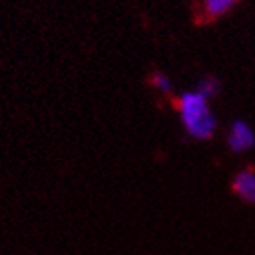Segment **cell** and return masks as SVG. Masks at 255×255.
<instances>
[{"label":"cell","mask_w":255,"mask_h":255,"mask_svg":"<svg viewBox=\"0 0 255 255\" xmlns=\"http://www.w3.org/2000/svg\"><path fill=\"white\" fill-rule=\"evenodd\" d=\"M221 88H223V84H221V80L217 79V77H213V75H206V77H202L199 82H197V91H201L202 95L206 97V99H215V97L221 93Z\"/></svg>","instance_id":"5"},{"label":"cell","mask_w":255,"mask_h":255,"mask_svg":"<svg viewBox=\"0 0 255 255\" xmlns=\"http://www.w3.org/2000/svg\"><path fill=\"white\" fill-rule=\"evenodd\" d=\"M226 146L234 153H246L255 148V129L245 119L232 121L226 133Z\"/></svg>","instance_id":"2"},{"label":"cell","mask_w":255,"mask_h":255,"mask_svg":"<svg viewBox=\"0 0 255 255\" xmlns=\"http://www.w3.org/2000/svg\"><path fill=\"white\" fill-rule=\"evenodd\" d=\"M241 0H201V15L204 20H217L228 15Z\"/></svg>","instance_id":"4"},{"label":"cell","mask_w":255,"mask_h":255,"mask_svg":"<svg viewBox=\"0 0 255 255\" xmlns=\"http://www.w3.org/2000/svg\"><path fill=\"white\" fill-rule=\"evenodd\" d=\"M232 191L246 204L255 206V170L245 168L237 171L232 179Z\"/></svg>","instance_id":"3"},{"label":"cell","mask_w":255,"mask_h":255,"mask_svg":"<svg viewBox=\"0 0 255 255\" xmlns=\"http://www.w3.org/2000/svg\"><path fill=\"white\" fill-rule=\"evenodd\" d=\"M173 104H175V110L179 113L181 124L184 128V131L188 133V137L204 142L215 135L219 121L215 117V113L212 112L210 99H206L201 91H182L181 95L175 97Z\"/></svg>","instance_id":"1"},{"label":"cell","mask_w":255,"mask_h":255,"mask_svg":"<svg viewBox=\"0 0 255 255\" xmlns=\"http://www.w3.org/2000/svg\"><path fill=\"white\" fill-rule=\"evenodd\" d=\"M149 84L153 86L160 95L170 97L173 93V84H171L170 77L166 73H162V71H153V73L149 75Z\"/></svg>","instance_id":"6"}]
</instances>
